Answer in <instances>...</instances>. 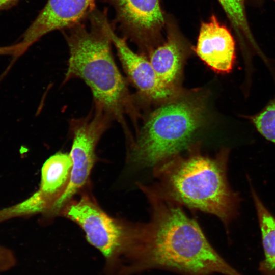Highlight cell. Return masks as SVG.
<instances>
[{
    "mask_svg": "<svg viewBox=\"0 0 275 275\" xmlns=\"http://www.w3.org/2000/svg\"><path fill=\"white\" fill-rule=\"evenodd\" d=\"M139 186L150 203L151 216L145 224L124 222V275L152 268L187 275H242L214 249L181 205L152 187Z\"/></svg>",
    "mask_w": 275,
    "mask_h": 275,
    "instance_id": "1",
    "label": "cell"
},
{
    "mask_svg": "<svg viewBox=\"0 0 275 275\" xmlns=\"http://www.w3.org/2000/svg\"><path fill=\"white\" fill-rule=\"evenodd\" d=\"M86 19L62 31L69 51L64 82L82 80L90 89L93 104L103 108L126 128L125 116L136 114L134 100L112 50L111 22L107 9L95 8Z\"/></svg>",
    "mask_w": 275,
    "mask_h": 275,
    "instance_id": "2",
    "label": "cell"
},
{
    "mask_svg": "<svg viewBox=\"0 0 275 275\" xmlns=\"http://www.w3.org/2000/svg\"><path fill=\"white\" fill-rule=\"evenodd\" d=\"M228 153L225 149L211 157L190 148L186 156L177 155L153 168L158 181L152 187L180 205L216 216L228 226L239 201L227 181Z\"/></svg>",
    "mask_w": 275,
    "mask_h": 275,
    "instance_id": "3",
    "label": "cell"
},
{
    "mask_svg": "<svg viewBox=\"0 0 275 275\" xmlns=\"http://www.w3.org/2000/svg\"><path fill=\"white\" fill-rule=\"evenodd\" d=\"M205 97L198 91H180L148 117L127 160L134 167H154L189 149L206 120Z\"/></svg>",
    "mask_w": 275,
    "mask_h": 275,
    "instance_id": "4",
    "label": "cell"
},
{
    "mask_svg": "<svg viewBox=\"0 0 275 275\" xmlns=\"http://www.w3.org/2000/svg\"><path fill=\"white\" fill-rule=\"evenodd\" d=\"M61 212L82 229L87 241L102 254L105 275H119L124 242L123 221L108 215L88 196L70 201Z\"/></svg>",
    "mask_w": 275,
    "mask_h": 275,
    "instance_id": "5",
    "label": "cell"
},
{
    "mask_svg": "<svg viewBox=\"0 0 275 275\" xmlns=\"http://www.w3.org/2000/svg\"><path fill=\"white\" fill-rule=\"evenodd\" d=\"M114 121L109 113L94 104L86 116L71 120L69 130L72 144L69 155L72 166L70 178L65 191L51 207V212H60L86 183L96 160L97 145Z\"/></svg>",
    "mask_w": 275,
    "mask_h": 275,
    "instance_id": "6",
    "label": "cell"
},
{
    "mask_svg": "<svg viewBox=\"0 0 275 275\" xmlns=\"http://www.w3.org/2000/svg\"><path fill=\"white\" fill-rule=\"evenodd\" d=\"M111 6L115 17L111 23L122 37L129 39L147 57L162 42L166 20L160 0H101Z\"/></svg>",
    "mask_w": 275,
    "mask_h": 275,
    "instance_id": "7",
    "label": "cell"
},
{
    "mask_svg": "<svg viewBox=\"0 0 275 275\" xmlns=\"http://www.w3.org/2000/svg\"><path fill=\"white\" fill-rule=\"evenodd\" d=\"M98 0H48L18 42L20 55L41 38L53 31H62L85 20L96 8Z\"/></svg>",
    "mask_w": 275,
    "mask_h": 275,
    "instance_id": "8",
    "label": "cell"
},
{
    "mask_svg": "<svg viewBox=\"0 0 275 275\" xmlns=\"http://www.w3.org/2000/svg\"><path fill=\"white\" fill-rule=\"evenodd\" d=\"M110 33L112 44L117 50L127 78L141 96L151 101L163 103L180 91V90H172L163 86L148 59L131 50L127 44V39L118 36L113 25Z\"/></svg>",
    "mask_w": 275,
    "mask_h": 275,
    "instance_id": "9",
    "label": "cell"
},
{
    "mask_svg": "<svg viewBox=\"0 0 275 275\" xmlns=\"http://www.w3.org/2000/svg\"><path fill=\"white\" fill-rule=\"evenodd\" d=\"M167 29L166 41L153 49L148 59L163 86L178 91L183 66L190 49L175 24L168 21Z\"/></svg>",
    "mask_w": 275,
    "mask_h": 275,
    "instance_id": "10",
    "label": "cell"
},
{
    "mask_svg": "<svg viewBox=\"0 0 275 275\" xmlns=\"http://www.w3.org/2000/svg\"><path fill=\"white\" fill-rule=\"evenodd\" d=\"M235 41L230 31L214 15L201 23L194 50L211 69L219 73H229L235 60Z\"/></svg>",
    "mask_w": 275,
    "mask_h": 275,
    "instance_id": "11",
    "label": "cell"
},
{
    "mask_svg": "<svg viewBox=\"0 0 275 275\" xmlns=\"http://www.w3.org/2000/svg\"><path fill=\"white\" fill-rule=\"evenodd\" d=\"M72 163L69 154L58 152L44 163L38 190L25 200L31 210L37 214L50 210L69 183Z\"/></svg>",
    "mask_w": 275,
    "mask_h": 275,
    "instance_id": "12",
    "label": "cell"
},
{
    "mask_svg": "<svg viewBox=\"0 0 275 275\" xmlns=\"http://www.w3.org/2000/svg\"><path fill=\"white\" fill-rule=\"evenodd\" d=\"M261 233L264 258L259 265L263 275H275V218L252 191Z\"/></svg>",
    "mask_w": 275,
    "mask_h": 275,
    "instance_id": "13",
    "label": "cell"
},
{
    "mask_svg": "<svg viewBox=\"0 0 275 275\" xmlns=\"http://www.w3.org/2000/svg\"><path fill=\"white\" fill-rule=\"evenodd\" d=\"M236 33L253 40L245 11V0H218Z\"/></svg>",
    "mask_w": 275,
    "mask_h": 275,
    "instance_id": "14",
    "label": "cell"
},
{
    "mask_svg": "<svg viewBox=\"0 0 275 275\" xmlns=\"http://www.w3.org/2000/svg\"><path fill=\"white\" fill-rule=\"evenodd\" d=\"M250 119L264 138L275 144V99Z\"/></svg>",
    "mask_w": 275,
    "mask_h": 275,
    "instance_id": "15",
    "label": "cell"
},
{
    "mask_svg": "<svg viewBox=\"0 0 275 275\" xmlns=\"http://www.w3.org/2000/svg\"><path fill=\"white\" fill-rule=\"evenodd\" d=\"M16 264L13 253L9 249L0 245V272L7 271Z\"/></svg>",
    "mask_w": 275,
    "mask_h": 275,
    "instance_id": "16",
    "label": "cell"
},
{
    "mask_svg": "<svg viewBox=\"0 0 275 275\" xmlns=\"http://www.w3.org/2000/svg\"><path fill=\"white\" fill-rule=\"evenodd\" d=\"M20 45L19 43L7 46H0V56H12L19 58Z\"/></svg>",
    "mask_w": 275,
    "mask_h": 275,
    "instance_id": "17",
    "label": "cell"
},
{
    "mask_svg": "<svg viewBox=\"0 0 275 275\" xmlns=\"http://www.w3.org/2000/svg\"><path fill=\"white\" fill-rule=\"evenodd\" d=\"M20 0H0V11L8 10L18 4Z\"/></svg>",
    "mask_w": 275,
    "mask_h": 275,
    "instance_id": "18",
    "label": "cell"
}]
</instances>
